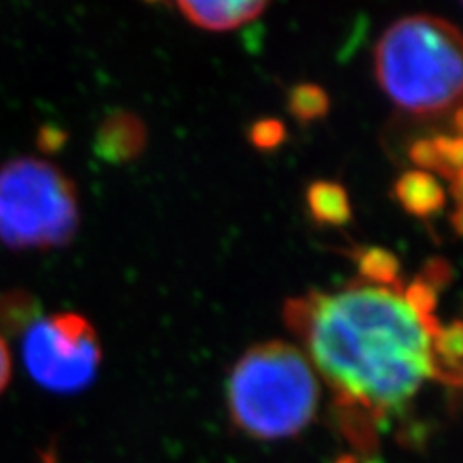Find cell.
Wrapping results in <instances>:
<instances>
[{
    "label": "cell",
    "instance_id": "9c48e42d",
    "mask_svg": "<svg viewBox=\"0 0 463 463\" xmlns=\"http://www.w3.org/2000/svg\"><path fill=\"white\" fill-rule=\"evenodd\" d=\"M394 195L405 213L427 219L444 207L446 194L439 180L429 172H405L394 185Z\"/></svg>",
    "mask_w": 463,
    "mask_h": 463
},
{
    "label": "cell",
    "instance_id": "ba28073f",
    "mask_svg": "<svg viewBox=\"0 0 463 463\" xmlns=\"http://www.w3.org/2000/svg\"><path fill=\"white\" fill-rule=\"evenodd\" d=\"M411 161L417 165V170L429 174H440L446 180L454 184L456 195L459 197L461 182V137L439 136L432 139H419L410 149Z\"/></svg>",
    "mask_w": 463,
    "mask_h": 463
},
{
    "label": "cell",
    "instance_id": "5b68a950",
    "mask_svg": "<svg viewBox=\"0 0 463 463\" xmlns=\"http://www.w3.org/2000/svg\"><path fill=\"white\" fill-rule=\"evenodd\" d=\"M22 357L33 381L54 392L90 386L100 365V344L93 325L80 313H54L25 328Z\"/></svg>",
    "mask_w": 463,
    "mask_h": 463
},
{
    "label": "cell",
    "instance_id": "6da1fadb",
    "mask_svg": "<svg viewBox=\"0 0 463 463\" xmlns=\"http://www.w3.org/2000/svg\"><path fill=\"white\" fill-rule=\"evenodd\" d=\"M284 321L330 388L342 430L361 452H369L379 427L427 383H440L434 338L442 325L403 286L357 280L338 292H309L286 301Z\"/></svg>",
    "mask_w": 463,
    "mask_h": 463
},
{
    "label": "cell",
    "instance_id": "9a60e30c",
    "mask_svg": "<svg viewBox=\"0 0 463 463\" xmlns=\"http://www.w3.org/2000/svg\"><path fill=\"white\" fill-rule=\"evenodd\" d=\"M45 463H52V458H51V456H49V458H47V459H45Z\"/></svg>",
    "mask_w": 463,
    "mask_h": 463
},
{
    "label": "cell",
    "instance_id": "52a82bcc",
    "mask_svg": "<svg viewBox=\"0 0 463 463\" xmlns=\"http://www.w3.org/2000/svg\"><path fill=\"white\" fill-rule=\"evenodd\" d=\"M147 145V129L136 114L118 110L97 129L95 151L109 163H129L139 156Z\"/></svg>",
    "mask_w": 463,
    "mask_h": 463
},
{
    "label": "cell",
    "instance_id": "7c38bea8",
    "mask_svg": "<svg viewBox=\"0 0 463 463\" xmlns=\"http://www.w3.org/2000/svg\"><path fill=\"white\" fill-rule=\"evenodd\" d=\"M330 100L323 87L315 83H301L294 87L288 97V109L303 124L315 122L328 112Z\"/></svg>",
    "mask_w": 463,
    "mask_h": 463
},
{
    "label": "cell",
    "instance_id": "30bf717a",
    "mask_svg": "<svg viewBox=\"0 0 463 463\" xmlns=\"http://www.w3.org/2000/svg\"><path fill=\"white\" fill-rule=\"evenodd\" d=\"M307 207L311 219L318 224L342 226L352 219V205L345 190L336 184L321 180L309 185Z\"/></svg>",
    "mask_w": 463,
    "mask_h": 463
},
{
    "label": "cell",
    "instance_id": "5bb4252c",
    "mask_svg": "<svg viewBox=\"0 0 463 463\" xmlns=\"http://www.w3.org/2000/svg\"><path fill=\"white\" fill-rule=\"evenodd\" d=\"M12 374V361H10V350L5 342V338L0 336V394L5 392V388L10 381Z\"/></svg>",
    "mask_w": 463,
    "mask_h": 463
},
{
    "label": "cell",
    "instance_id": "7a4b0ae2",
    "mask_svg": "<svg viewBox=\"0 0 463 463\" xmlns=\"http://www.w3.org/2000/svg\"><path fill=\"white\" fill-rule=\"evenodd\" d=\"M374 76L398 109L415 116L448 114L461 97L459 29L429 14L396 20L376 43Z\"/></svg>",
    "mask_w": 463,
    "mask_h": 463
},
{
    "label": "cell",
    "instance_id": "8fae6325",
    "mask_svg": "<svg viewBox=\"0 0 463 463\" xmlns=\"http://www.w3.org/2000/svg\"><path fill=\"white\" fill-rule=\"evenodd\" d=\"M359 280L379 286H402L398 259L381 248L364 250L357 257Z\"/></svg>",
    "mask_w": 463,
    "mask_h": 463
},
{
    "label": "cell",
    "instance_id": "8992f818",
    "mask_svg": "<svg viewBox=\"0 0 463 463\" xmlns=\"http://www.w3.org/2000/svg\"><path fill=\"white\" fill-rule=\"evenodd\" d=\"M270 0H176L180 12L205 32H232L253 22Z\"/></svg>",
    "mask_w": 463,
    "mask_h": 463
},
{
    "label": "cell",
    "instance_id": "3957f363",
    "mask_svg": "<svg viewBox=\"0 0 463 463\" xmlns=\"http://www.w3.org/2000/svg\"><path fill=\"white\" fill-rule=\"evenodd\" d=\"M318 400V376L307 355L280 340L253 345L228 381L232 421L259 440L299 434L315 419Z\"/></svg>",
    "mask_w": 463,
    "mask_h": 463
},
{
    "label": "cell",
    "instance_id": "277c9868",
    "mask_svg": "<svg viewBox=\"0 0 463 463\" xmlns=\"http://www.w3.org/2000/svg\"><path fill=\"white\" fill-rule=\"evenodd\" d=\"M80 228L76 185L49 161L12 158L0 168V241L10 250H54Z\"/></svg>",
    "mask_w": 463,
    "mask_h": 463
},
{
    "label": "cell",
    "instance_id": "4fadbf2b",
    "mask_svg": "<svg viewBox=\"0 0 463 463\" xmlns=\"http://www.w3.org/2000/svg\"><path fill=\"white\" fill-rule=\"evenodd\" d=\"M250 139L260 151H272L286 139V128L279 120H260L250 129Z\"/></svg>",
    "mask_w": 463,
    "mask_h": 463
}]
</instances>
